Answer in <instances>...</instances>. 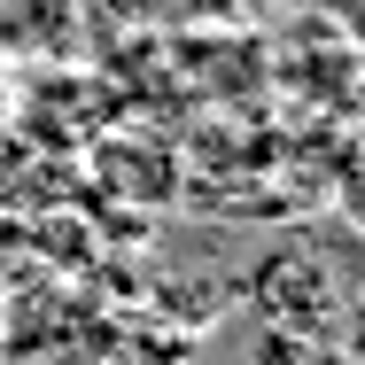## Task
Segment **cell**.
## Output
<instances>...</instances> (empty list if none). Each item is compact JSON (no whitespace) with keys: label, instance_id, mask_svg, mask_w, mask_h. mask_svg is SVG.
I'll use <instances>...</instances> for the list:
<instances>
[{"label":"cell","instance_id":"cell-1","mask_svg":"<svg viewBox=\"0 0 365 365\" xmlns=\"http://www.w3.org/2000/svg\"><path fill=\"white\" fill-rule=\"evenodd\" d=\"M78 31V0H0V55H55Z\"/></svg>","mask_w":365,"mask_h":365}]
</instances>
